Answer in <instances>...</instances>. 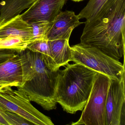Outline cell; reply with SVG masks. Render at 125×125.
Segmentation results:
<instances>
[{"label":"cell","instance_id":"4","mask_svg":"<svg viewBox=\"0 0 125 125\" xmlns=\"http://www.w3.org/2000/svg\"><path fill=\"white\" fill-rule=\"evenodd\" d=\"M71 61L81 64L90 69L120 80L125 77L124 65L97 48L80 43L70 47Z\"/></svg>","mask_w":125,"mask_h":125},{"label":"cell","instance_id":"11","mask_svg":"<svg viewBox=\"0 0 125 125\" xmlns=\"http://www.w3.org/2000/svg\"><path fill=\"white\" fill-rule=\"evenodd\" d=\"M16 36L35 40L32 26L22 19L21 14L0 26V38Z\"/></svg>","mask_w":125,"mask_h":125},{"label":"cell","instance_id":"17","mask_svg":"<svg viewBox=\"0 0 125 125\" xmlns=\"http://www.w3.org/2000/svg\"><path fill=\"white\" fill-rule=\"evenodd\" d=\"M32 28L33 34L35 40L47 39V35L52 23L39 21L29 23Z\"/></svg>","mask_w":125,"mask_h":125},{"label":"cell","instance_id":"19","mask_svg":"<svg viewBox=\"0 0 125 125\" xmlns=\"http://www.w3.org/2000/svg\"><path fill=\"white\" fill-rule=\"evenodd\" d=\"M19 53L11 50L0 49V65Z\"/></svg>","mask_w":125,"mask_h":125},{"label":"cell","instance_id":"12","mask_svg":"<svg viewBox=\"0 0 125 125\" xmlns=\"http://www.w3.org/2000/svg\"><path fill=\"white\" fill-rule=\"evenodd\" d=\"M36 0H2L0 2V26L29 8Z\"/></svg>","mask_w":125,"mask_h":125},{"label":"cell","instance_id":"7","mask_svg":"<svg viewBox=\"0 0 125 125\" xmlns=\"http://www.w3.org/2000/svg\"><path fill=\"white\" fill-rule=\"evenodd\" d=\"M125 77L110 79L105 107V125H125Z\"/></svg>","mask_w":125,"mask_h":125},{"label":"cell","instance_id":"2","mask_svg":"<svg viewBox=\"0 0 125 125\" xmlns=\"http://www.w3.org/2000/svg\"><path fill=\"white\" fill-rule=\"evenodd\" d=\"M22 71L21 89L45 110L55 109V92L59 69L53 71L45 64L40 53L27 49L19 53Z\"/></svg>","mask_w":125,"mask_h":125},{"label":"cell","instance_id":"22","mask_svg":"<svg viewBox=\"0 0 125 125\" xmlns=\"http://www.w3.org/2000/svg\"><path fill=\"white\" fill-rule=\"evenodd\" d=\"M71 0L75 2H79L80 1H83L84 0Z\"/></svg>","mask_w":125,"mask_h":125},{"label":"cell","instance_id":"18","mask_svg":"<svg viewBox=\"0 0 125 125\" xmlns=\"http://www.w3.org/2000/svg\"><path fill=\"white\" fill-rule=\"evenodd\" d=\"M0 115L6 121L8 125H32V124L17 114L5 110L0 107Z\"/></svg>","mask_w":125,"mask_h":125},{"label":"cell","instance_id":"8","mask_svg":"<svg viewBox=\"0 0 125 125\" xmlns=\"http://www.w3.org/2000/svg\"><path fill=\"white\" fill-rule=\"evenodd\" d=\"M67 0H36L27 10L21 14L28 23L44 21L52 23Z\"/></svg>","mask_w":125,"mask_h":125},{"label":"cell","instance_id":"3","mask_svg":"<svg viewBox=\"0 0 125 125\" xmlns=\"http://www.w3.org/2000/svg\"><path fill=\"white\" fill-rule=\"evenodd\" d=\"M65 66L59 70L55 99L64 111L74 114L84 109L97 72L76 63Z\"/></svg>","mask_w":125,"mask_h":125},{"label":"cell","instance_id":"5","mask_svg":"<svg viewBox=\"0 0 125 125\" xmlns=\"http://www.w3.org/2000/svg\"><path fill=\"white\" fill-rule=\"evenodd\" d=\"M12 87L9 85L0 89V107L17 114L32 125H54L50 118L33 106L24 91L14 90Z\"/></svg>","mask_w":125,"mask_h":125},{"label":"cell","instance_id":"13","mask_svg":"<svg viewBox=\"0 0 125 125\" xmlns=\"http://www.w3.org/2000/svg\"><path fill=\"white\" fill-rule=\"evenodd\" d=\"M49 41L51 57L55 70L58 71L60 67L65 66L71 61V46L69 41L58 39Z\"/></svg>","mask_w":125,"mask_h":125},{"label":"cell","instance_id":"21","mask_svg":"<svg viewBox=\"0 0 125 125\" xmlns=\"http://www.w3.org/2000/svg\"><path fill=\"white\" fill-rule=\"evenodd\" d=\"M9 86L8 85L6 84H4V83H2L0 82V89L4 87H6V86Z\"/></svg>","mask_w":125,"mask_h":125},{"label":"cell","instance_id":"15","mask_svg":"<svg viewBox=\"0 0 125 125\" xmlns=\"http://www.w3.org/2000/svg\"><path fill=\"white\" fill-rule=\"evenodd\" d=\"M35 41L17 36L0 38V49L11 50L20 53L27 49L28 46Z\"/></svg>","mask_w":125,"mask_h":125},{"label":"cell","instance_id":"16","mask_svg":"<svg viewBox=\"0 0 125 125\" xmlns=\"http://www.w3.org/2000/svg\"><path fill=\"white\" fill-rule=\"evenodd\" d=\"M108 0H90L86 6L77 15L80 19L88 20L95 16Z\"/></svg>","mask_w":125,"mask_h":125},{"label":"cell","instance_id":"10","mask_svg":"<svg viewBox=\"0 0 125 125\" xmlns=\"http://www.w3.org/2000/svg\"><path fill=\"white\" fill-rule=\"evenodd\" d=\"M22 71L19 53L0 65V82L19 87L22 81Z\"/></svg>","mask_w":125,"mask_h":125},{"label":"cell","instance_id":"14","mask_svg":"<svg viewBox=\"0 0 125 125\" xmlns=\"http://www.w3.org/2000/svg\"><path fill=\"white\" fill-rule=\"evenodd\" d=\"M27 49L33 52L40 53L45 64L52 70L56 71L51 57L49 43L47 39L35 40L28 46Z\"/></svg>","mask_w":125,"mask_h":125},{"label":"cell","instance_id":"1","mask_svg":"<svg viewBox=\"0 0 125 125\" xmlns=\"http://www.w3.org/2000/svg\"><path fill=\"white\" fill-rule=\"evenodd\" d=\"M84 23L81 44L97 48L117 60L124 57L125 0H108Z\"/></svg>","mask_w":125,"mask_h":125},{"label":"cell","instance_id":"9","mask_svg":"<svg viewBox=\"0 0 125 125\" xmlns=\"http://www.w3.org/2000/svg\"><path fill=\"white\" fill-rule=\"evenodd\" d=\"M72 11H61L52 22L47 35L49 41L65 39L69 41L74 28L83 23Z\"/></svg>","mask_w":125,"mask_h":125},{"label":"cell","instance_id":"6","mask_svg":"<svg viewBox=\"0 0 125 125\" xmlns=\"http://www.w3.org/2000/svg\"><path fill=\"white\" fill-rule=\"evenodd\" d=\"M110 78L96 73L92 89L81 117L73 125H105V107Z\"/></svg>","mask_w":125,"mask_h":125},{"label":"cell","instance_id":"20","mask_svg":"<svg viewBox=\"0 0 125 125\" xmlns=\"http://www.w3.org/2000/svg\"><path fill=\"white\" fill-rule=\"evenodd\" d=\"M0 125H8L6 121L0 115Z\"/></svg>","mask_w":125,"mask_h":125}]
</instances>
